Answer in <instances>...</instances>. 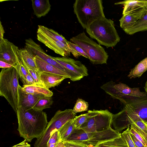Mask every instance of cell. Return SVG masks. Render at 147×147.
Returning a JSON list of instances; mask_svg holds the SVG:
<instances>
[{"label": "cell", "mask_w": 147, "mask_h": 147, "mask_svg": "<svg viewBox=\"0 0 147 147\" xmlns=\"http://www.w3.org/2000/svg\"><path fill=\"white\" fill-rule=\"evenodd\" d=\"M18 77L14 67L2 69L0 73V96L6 99L16 113L18 109Z\"/></svg>", "instance_id": "obj_4"}, {"label": "cell", "mask_w": 147, "mask_h": 147, "mask_svg": "<svg viewBox=\"0 0 147 147\" xmlns=\"http://www.w3.org/2000/svg\"><path fill=\"white\" fill-rule=\"evenodd\" d=\"M73 8L79 23L84 29L95 21L105 17L102 0H76Z\"/></svg>", "instance_id": "obj_3"}, {"label": "cell", "mask_w": 147, "mask_h": 147, "mask_svg": "<svg viewBox=\"0 0 147 147\" xmlns=\"http://www.w3.org/2000/svg\"><path fill=\"white\" fill-rule=\"evenodd\" d=\"M14 67V66L10 64L5 61L0 60V67L2 69H7Z\"/></svg>", "instance_id": "obj_42"}, {"label": "cell", "mask_w": 147, "mask_h": 147, "mask_svg": "<svg viewBox=\"0 0 147 147\" xmlns=\"http://www.w3.org/2000/svg\"><path fill=\"white\" fill-rule=\"evenodd\" d=\"M53 58L67 70L72 81L79 80L88 75L87 67L81 62L68 57H54Z\"/></svg>", "instance_id": "obj_10"}, {"label": "cell", "mask_w": 147, "mask_h": 147, "mask_svg": "<svg viewBox=\"0 0 147 147\" xmlns=\"http://www.w3.org/2000/svg\"><path fill=\"white\" fill-rule=\"evenodd\" d=\"M147 133V122L140 118L132 124Z\"/></svg>", "instance_id": "obj_37"}, {"label": "cell", "mask_w": 147, "mask_h": 147, "mask_svg": "<svg viewBox=\"0 0 147 147\" xmlns=\"http://www.w3.org/2000/svg\"><path fill=\"white\" fill-rule=\"evenodd\" d=\"M34 14L38 18L44 16L51 9V5L49 0H32Z\"/></svg>", "instance_id": "obj_20"}, {"label": "cell", "mask_w": 147, "mask_h": 147, "mask_svg": "<svg viewBox=\"0 0 147 147\" xmlns=\"http://www.w3.org/2000/svg\"><path fill=\"white\" fill-rule=\"evenodd\" d=\"M68 45L70 47L72 48L75 51L79 57L82 56L85 58L89 59V57L88 55L83 50L78 46L69 41Z\"/></svg>", "instance_id": "obj_35"}, {"label": "cell", "mask_w": 147, "mask_h": 147, "mask_svg": "<svg viewBox=\"0 0 147 147\" xmlns=\"http://www.w3.org/2000/svg\"><path fill=\"white\" fill-rule=\"evenodd\" d=\"M18 57L22 64L37 72L40 73L36 65L34 56L26 49H19Z\"/></svg>", "instance_id": "obj_19"}, {"label": "cell", "mask_w": 147, "mask_h": 147, "mask_svg": "<svg viewBox=\"0 0 147 147\" xmlns=\"http://www.w3.org/2000/svg\"><path fill=\"white\" fill-rule=\"evenodd\" d=\"M37 39L55 53L63 57L71 55V49L69 46L53 38L47 36L37 30Z\"/></svg>", "instance_id": "obj_12"}, {"label": "cell", "mask_w": 147, "mask_h": 147, "mask_svg": "<svg viewBox=\"0 0 147 147\" xmlns=\"http://www.w3.org/2000/svg\"><path fill=\"white\" fill-rule=\"evenodd\" d=\"M22 87L25 92L37 96L44 97H52L53 93L49 89L38 86H24Z\"/></svg>", "instance_id": "obj_21"}, {"label": "cell", "mask_w": 147, "mask_h": 147, "mask_svg": "<svg viewBox=\"0 0 147 147\" xmlns=\"http://www.w3.org/2000/svg\"><path fill=\"white\" fill-rule=\"evenodd\" d=\"M27 142V141L25 139L20 143L11 147H30V145Z\"/></svg>", "instance_id": "obj_43"}, {"label": "cell", "mask_w": 147, "mask_h": 147, "mask_svg": "<svg viewBox=\"0 0 147 147\" xmlns=\"http://www.w3.org/2000/svg\"><path fill=\"white\" fill-rule=\"evenodd\" d=\"M88 113L76 116L73 119L76 128H79L88 120Z\"/></svg>", "instance_id": "obj_31"}, {"label": "cell", "mask_w": 147, "mask_h": 147, "mask_svg": "<svg viewBox=\"0 0 147 147\" xmlns=\"http://www.w3.org/2000/svg\"><path fill=\"white\" fill-rule=\"evenodd\" d=\"M70 40L83 50L92 64L107 63L109 56L104 48L88 37L84 32L71 38Z\"/></svg>", "instance_id": "obj_5"}, {"label": "cell", "mask_w": 147, "mask_h": 147, "mask_svg": "<svg viewBox=\"0 0 147 147\" xmlns=\"http://www.w3.org/2000/svg\"><path fill=\"white\" fill-rule=\"evenodd\" d=\"M41 80L47 89L58 86L65 79L63 76L46 72L39 73Z\"/></svg>", "instance_id": "obj_18"}, {"label": "cell", "mask_w": 147, "mask_h": 147, "mask_svg": "<svg viewBox=\"0 0 147 147\" xmlns=\"http://www.w3.org/2000/svg\"><path fill=\"white\" fill-rule=\"evenodd\" d=\"M119 21L120 27L124 30L133 27L138 20L131 15L125 14L123 15Z\"/></svg>", "instance_id": "obj_27"}, {"label": "cell", "mask_w": 147, "mask_h": 147, "mask_svg": "<svg viewBox=\"0 0 147 147\" xmlns=\"http://www.w3.org/2000/svg\"><path fill=\"white\" fill-rule=\"evenodd\" d=\"M130 134L132 139L136 147H145L143 144L137 139L134 135L131 133Z\"/></svg>", "instance_id": "obj_41"}, {"label": "cell", "mask_w": 147, "mask_h": 147, "mask_svg": "<svg viewBox=\"0 0 147 147\" xmlns=\"http://www.w3.org/2000/svg\"><path fill=\"white\" fill-rule=\"evenodd\" d=\"M75 129L73 119L67 121L58 130L60 140H66Z\"/></svg>", "instance_id": "obj_23"}, {"label": "cell", "mask_w": 147, "mask_h": 147, "mask_svg": "<svg viewBox=\"0 0 147 147\" xmlns=\"http://www.w3.org/2000/svg\"><path fill=\"white\" fill-rule=\"evenodd\" d=\"M144 88L146 92L147 93V81L145 83V85Z\"/></svg>", "instance_id": "obj_46"}, {"label": "cell", "mask_w": 147, "mask_h": 147, "mask_svg": "<svg viewBox=\"0 0 147 147\" xmlns=\"http://www.w3.org/2000/svg\"><path fill=\"white\" fill-rule=\"evenodd\" d=\"M24 66L27 70L29 74L33 79L35 82L40 87L46 88L41 80L40 77V73L27 66Z\"/></svg>", "instance_id": "obj_32"}, {"label": "cell", "mask_w": 147, "mask_h": 147, "mask_svg": "<svg viewBox=\"0 0 147 147\" xmlns=\"http://www.w3.org/2000/svg\"><path fill=\"white\" fill-rule=\"evenodd\" d=\"M121 133L111 127L102 131L87 132L80 128H76L66 140L80 142L95 146L106 141L114 139Z\"/></svg>", "instance_id": "obj_6"}, {"label": "cell", "mask_w": 147, "mask_h": 147, "mask_svg": "<svg viewBox=\"0 0 147 147\" xmlns=\"http://www.w3.org/2000/svg\"><path fill=\"white\" fill-rule=\"evenodd\" d=\"M24 86L40 87L35 82L33 79L29 74L27 76L25 82L24 84H23V86Z\"/></svg>", "instance_id": "obj_39"}, {"label": "cell", "mask_w": 147, "mask_h": 147, "mask_svg": "<svg viewBox=\"0 0 147 147\" xmlns=\"http://www.w3.org/2000/svg\"><path fill=\"white\" fill-rule=\"evenodd\" d=\"M56 147H65L63 141L59 140L57 143Z\"/></svg>", "instance_id": "obj_45"}, {"label": "cell", "mask_w": 147, "mask_h": 147, "mask_svg": "<svg viewBox=\"0 0 147 147\" xmlns=\"http://www.w3.org/2000/svg\"><path fill=\"white\" fill-rule=\"evenodd\" d=\"M123 30L125 33L129 35L140 31L147 30V11L133 27Z\"/></svg>", "instance_id": "obj_22"}, {"label": "cell", "mask_w": 147, "mask_h": 147, "mask_svg": "<svg viewBox=\"0 0 147 147\" xmlns=\"http://www.w3.org/2000/svg\"><path fill=\"white\" fill-rule=\"evenodd\" d=\"M62 141L65 147H88L87 145L80 142L66 140Z\"/></svg>", "instance_id": "obj_36"}, {"label": "cell", "mask_w": 147, "mask_h": 147, "mask_svg": "<svg viewBox=\"0 0 147 147\" xmlns=\"http://www.w3.org/2000/svg\"><path fill=\"white\" fill-rule=\"evenodd\" d=\"M76 115L71 109L57 111L48 122L42 136L36 139L34 144V147H47L51 133L55 130H58L67 121L73 119Z\"/></svg>", "instance_id": "obj_9"}, {"label": "cell", "mask_w": 147, "mask_h": 147, "mask_svg": "<svg viewBox=\"0 0 147 147\" xmlns=\"http://www.w3.org/2000/svg\"><path fill=\"white\" fill-rule=\"evenodd\" d=\"M87 146H88V147H96V146H95L91 144H89L87 145Z\"/></svg>", "instance_id": "obj_47"}, {"label": "cell", "mask_w": 147, "mask_h": 147, "mask_svg": "<svg viewBox=\"0 0 147 147\" xmlns=\"http://www.w3.org/2000/svg\"><path fill=\"white\" fill-rule=\"evenodd\" d=\"M25 48L34 56H38L47 63L65 72L69 76L68 71L65 67L55 61L52 57L47 55L40 46L31 38H29L25 40Z\"/></svg>", "instance_id": "obj_14"}, {"label": "cell", "mask_w": 147, "mask_h": 147, "mask_svg": "<svg viewBox=\"0 0 147 147\" xmlns=\"http://www.w3.org/2000/svg\"><path fill=\"white\" fill-rule=\"evenodd\" d=\"M5 33V31L3 26L1 22L0 21V40L3 38V35Z\"/></svg>", "instance_id": "obj_44"}, {"label": "cell", "mask_w": 147, "mask_h": 147, "mask_svg": "<svg viewBox=\"0 0 147 147\" xmlns=\"http://www.w3.org/2000/svg\"><path fill=\"white\" fill-rule=\"evenodd\" d=\"M144 96L137 98L129 102L123 108L147 122V93Z\"/></svg>", "instance_id": "obj_15"}, {"label": "cell", "mask_w": 147, "mask_h": 147, "mask_svg": "<svg viewBox=\"0 0 147 147\" xmlns=\"http://www.w3.org/2000/svg\"><path fill=\"white\" fill-rule=\"evenodd\" d=\"M15 67L17 71L21 81L24 84L26 81V76L29 74L27 70L20 61V62Z\"/></svg>", "instance_id": "obj_30"}, {"label": "cell", "mask_w": 147, "mask_h": 147, "mask_svg": "<svg viewBox=\"0 0 147 147\" xmlns=\"http://www.w3.org/2000/svg\"><path fill=\"white\" fill-rule=\"evenodd\" d=\"M86 30L91 38L107 47H115L120 41L114 21L105 17L95 21Z\"/></svg>", "instance_id": "obj_2"}, {"label": "cell", "mask_w": 147, "mask_h": 147, "mask_svg": "<svg viewBox=\"0 0 147 147\" xmlns=\"http://www.w3.org/2000/svg\"><path fill=\"white\" fill-rule=\"evenodd\" d=\"M96 147H128V146L121 134L119 137L101 143Z\"/></svg>", "instance_id": "obj_26"}, {"label": "cell", "mask_w": 147, "mask_h": 147, "mask_svg": "<svg viewBox=\"0 0 147 147\" xmlns=\"http://www.w3.org/2000/svg\"><path fill=\"white\" fill-rule=\"evenodd\" d=\"M129 127L121 133V135L125 140L128 147H136L131 136Z\"/></svg>", "instance_id": "obj_34"}, {"label": "cell", "mask_w": 147, "mask_h": 147, "mask_svg": "<svg viewBox=\"0 0 147 147\" xmlns=\"http://www.w3.org/2000/svg\"><path fill=\"white\" fill-rule=\"evenodd\" d=\"M60 140L58 130H55L51 134L47 144V147H56L57 144Z\"/></svg>", "instance_id": "obj_33"}, {"label": "cell", "mask_w": 147, "mask_h": 147, "mask_svg": "<svg viewBox=\"0 0 147 147\" xmlns=\"http://www.w3.org/2000/svg\"><path fill=\"white\" fill-rule=\"evenodd\" d=\"M132 125L133 126L134 129L140 134L143 138L147 143V133L144 131L140 129L138 127L133 125Z\"/></svg>", "instance_id": "obj_40"}, {"label": "cell", "mask_w": 147, "mask_h": 147, "mask_svg": "<svg viewBox=\"0 0 147 147\" xmlns=\"http://www.w3.org/2000/svg\"><path fill=\"white\" fill-rule=\"evenodd\" d=\"M123 4V15L129 14L139 20L147 11V0H126L115 3Z\"/></svg>", "instance_id": "obj_13"}, {"label": "cell", "mask_w": 147, "mask_h": 147, "mask_svg": "<svg viewBox=\"0 0 147 147\" xmlns=\"http://www.w3.org/2000/svg\"><path fill=\"white\" fill-rule=\"evenodd\" d=\"M16 114L17 130L20 136L30 142L34 138L40 137L48 123L45 112L33 108L28 110L18 108Z\"/></svg>", "instance_id": "obj_1"}, {"label": "cell", "mask_w": 147, "mask_h": 147, "mask_svg": "<svg viewBox=\"0 0 147 147\" xmlns=\"http://www.w3.org/2000/svg\"><path fill=\"white\" fill-rule=\"evenodd\" d=\"M37 66L40 72H46L59 75L65 78H69L70 76L65 72L47 63L37 55L34 56Z\"/></svg>", "instance_id": "obj_17"}, {"label": "cell", "mask_w": 147, "mask_h": 147, "mask_svg": "<svg viewBox=\"0 0 147 147\" xmlns=\"http://www.w3.org/2000/svg\"><path fill=\"white\" fill-rule=\"evenodd\" d=\"M53 102L52 97L45 96L39 99L32 108L36 110L42 111L50 108Z\"/></svg>", "instance_id": "obj_28"}, {"label": "cell", "mask_w": 147, "mask_h": 147, "mask_svg": "<svg viewBox=\"0 0 147 147\" xmlns=\"http://www.w3.org/2000/svg\"><path fill=\"white\" fill-rule=\"evenodd\" d=\"M130 133L133 134L136 138L141 142L144 145L145 147H147V143L143 138L140 134L134 129L132 125H130Z\"/></svg>", "instance_id": "obj_38"}, {"label": "cell", "mask_w": 147, "mask_h": 147, "mask_svg": "<svg viewBox=\"0 0 147 147\" xmlns=\"http://www.w3.org/2000/svg\"><path fill=\"white\" fill-rule=\"evenodd\" d=\"M38 31L49 37L53 38L68 45V41L62 35L53 30L42 25H38Z\"/></svg>", "instance_id": "obj_24"}, {"label": "cell", "mask_w": 147, "mask_h": 147, "mask_svg": "<svg viewBox=\"0 0 147 147\" xmlns=\"http://www.w3.org/2000/svg\"><path fill=\"white\" fill-rule=\"evenodd\" d=\"M22 87L19 85L18 108L25 110L32 108L39 100L44 97L27 93L22 90Z\"/></svg>", "instance_id": "obj_16"}, {"label": "cell", "mask_w": 147, "mask_h": 147, "mask_svg": "<svg viewBox=\"0 0 147 147\" xmlns=\"http://www.w3.org/2000/svg\"><path fill=\"white\" fill-rule=\"evenodd\" d=\"M147 70V57H146L132 69L128 77L130 79L140 77Z\"/></svg>", "instance_id": "obj_25"}, {"label": "cell", "mask_w": 147, "mask_h": 147, "mask_svg": "<svg viewBox=\"0 0 147 147\" xmlns=\"http://www.w3.org/2000/svg\"><path fill=\"white\" fill-rule=\"evenodd\" d=\"M100 88L113 98L118 99L125 105L146 94L145 92H141L139 88H131L125 84L116 83L112 81L103 84Z\"/></svg>", "instance_id": "obj_7"}, {"label": "cell", "mask_w": 147, "mask_h": 147, "mask_svg": "<svg viewBox=\"0 0 147 147\" xmlns=\"http://www.w3.org/2000/svg\"><path fill=\"white\" fill-rule=\"evenodd\" d=\"M87 121L79 128L87 132L102 131L111 127L113 114L107 109L88 110Z\"/></svg>", "instance_id": "obj_8"}, {"label": "cell", "mask_w": 147, "mask_h": 147, "mask_svg": "<svg viewBox=\"0 0 147 147\" xmlns=\"http://www.w3.org/2000/svg\"><path fill=\"white\" fill-rule=\"evenodd\" d=\"M88 107V103L81 98H78L72 109L75 114L87 111Z\"/></svg>", "instance_id": "obj_29"}, {"label": "cell", "mask_w": 147, "mask_h": 147, "mask_svg": "<svg viewBox=\"0 0 147 147\" xmlns=\"http://www.w3.org/2000/svg\"><path fill=\"white\" fill-rule=\"evenodd\" d=\"M18 47L8 40H0V60L15 67L20 62L18 57Z\"/></svg>", "instance_id": "obj_11"}]
</instances>
